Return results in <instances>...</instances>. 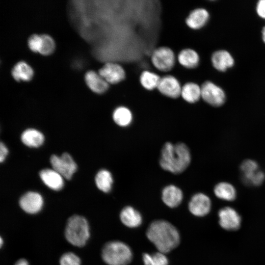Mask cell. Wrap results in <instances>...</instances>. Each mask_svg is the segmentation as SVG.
I'll list each match as a JSON object with an SVG mask.
<instances>
[{"label": "cell", "instance_id": "1", "mask_svg": "<svg viewBox=\"0 0 265 265\" xmlns=\"http://www.w3.org/2000/svg\"><path fill=\"white\" fill-rule=\"evenodd\" d=\"M146 236L159 251L164 254L176 248L180 241L177 229L165 220L153 221L146 231Z\"/></svg>", "mask_w": 265, "mask_h": 265}, {"label": "cell", "instance_id": "2", "mask_svg": "<svg viewBox=\"0 0 265 265\" xmlns=\"http://www.w3.org/2000/svg\"><path fill=\"white\" fill-rule=\"evenodd\" d=\"M191 159L190 152L186 144L168 142L162 148L159 164L163 170L178 174L187 168Z\"/></svg>", "mask_w": 265, "mask_h": 265}, {"label": "cell", "instance_id": "3", "mask_svg": "<svg viewBox=\"0 0 265 265\" xmlns=\"http://www.w3.org/2000/svg\"><path fill=\"white\" fill-rule=\"evenodd\" d=\"M102 257L108 265H128L132 259L130 247L120 241H111L104 246Z\"/></svg>", "mask_w": 265, "mask_h": 265}, {"label": "cell", "instance_id": "4", "mask_svg": "<svg viewBox=\"0 0 265 265\" xmlns=\"http://www.w3.org/2000/svg\"><path fill=\"white\" fill-rule=\"evenodd\" d=\"M89 235L88 223L84 217L74 215L68 219L65 236L69 242L74 246H83L88 239Z\"/></svg>", "mask_w": 265, "mask_h": 265}, {"label": "cell", "instance_id": "5", "mask_svg": "<svg viewBox=\"0 0 265 265\" xmlns=\"http://www.w3.org/2000/svg\"><path fill=\"white\" fill-rule=\"evenodd\" d=\"M240 172L244 184L253 186L262 185L265 180V173L258 162L252 159L244 160L240 164Z\"/></svg>", "mask_w": 265, "mask_h": 265}, {"label": "cell", "instance_id": "6", "mask_svg": "<svg viewBox=\"0 0 265 265\" xmlns=\"http://www.w3.org/2000/svg\"><path fill=\"white\" fill-rule=\"evenodd\" d=\"M151 61L158 70L168 72L171 70L175 65V54L169 48L160 47L153 51L151 55Z\"/></svg>", "mask_w": 265, "mask_h": 265}, {"label": "cell", "instance_id": "7", "mask_svg": "<svg viewBox=\"0 0 265 265\" xmlns=\"http://www.w3.org/2000/svg\"><path fill=\"white\" fill-rule=\"evenodd\" d=\"M201 98L209 105L218 107L222 106L226 100L224 91L212 82L207 81L201 86Z\"/></svg>", "mask_w": 265, "mask_h": 265}, {"label": "cell", "instance_id": "8", "mask_svg": "<svg viewBox=\"0 0 265 265\" xmlns=\"http://www.w3.org/2000/svg\"><path fill=\"white\" fill-rule=\"evenodd\" d=\"M50 161L53 169L68 180L71 178L77 169L76 163L67 153H63L61 157L52 155Z\"/></svg>", "mask_w": 265, "mask_h": 265}, {"label": "cell", "instance_id": "9", "mask_svg": "<svg viewBox=\"0 0 265 265\" xmlns=\"http://www.w3.org/2000/svg\"><path fill=\"white\" fill-rule=\"evenodd\" d=\"M219 224L225 230L235 231L240 226L241 217L238 212L233 208L224 207L218 212Z\"/></svg>", "mask_w": 265, "mask_h": 265}, {"label": "cell", "instance_id": "10", "mask_svg": "<svg viewBox=\"0 0 265 265\" xmlns=\"http://www.w3.org/2000/svg\"><path fill=\"white\" fill-rule=\"evenodd\" d=\"M212 202L206 194L199 192L192 196L188 203L190 212L195 216H204L209 213Z\"/></svg>", "mask_w": 265, "mask_h": 265}, {"label": "cell", "instance_id": "11", "mask_svg": "<svg viewBox=\"0 0 265 265\" xmlns=\"http://www.w3.org/2000/svg\"><path fill=\"white\" fill-rule=\"evenodd\" d=\"M99 74L108 84H117L123 81L126 77L124 68L119 64L108 62L99 71Z\"/></svg>", "mask_w": 265, "mask_h": 265}, {"label": "cell", "instance_id": "12", "mask_svg": "<svg viewBox=\"0 0 265 265\" xmlns=\"http://www.w3.org/2000/svg\"><path fill=\"white\" fill-rule=\"evenodd\" d=\"M157 89L162 95L176 99L181 96L182 86L175 77L166 75L160 78Z\"/></svg>", "mask_w": 265, "mask_h": 265}, {"label": "cell", "instance_id": "13", "mask_svg": "<svg viewBox=\"0 0 265 265\" xmlns=\"http://www.w3.org/2000/svg\"><path fill=\"white\" fill-rule=\"evenodd\" d=\"M19 204L25 212L28 213L34 214L39 212L42 208L43 199L39 193L30 191L21 197Z\"/></svg>", "mask_w": 265, "mask_h": 265}, {"label": "cell", "instance_id": "14", "mask_svg": "<svg viewBox=\"0 0 265 265\" xmlns=\"http://www.w3.org/2000/svg\"><path fill=\"white\" fill-rule=\"evenodd\" d=\"M161 198L166 205L173 208L181 204L183 200V194L180 188L171 185L165 186L163 189Z\"/></svg>", "mask_w": 265, "mask_h": 265}, {"label": "cell", "instance_id": "15", "mask_svg": "<svg viewBox=\"0 0 265 265\" xmlns=\"http://www.w3.org/2000/svg\"><path fill=\"white\" fill-rule=\"evenodd\" d=\"M85 80L89 88L96 93H104L108 89L109 84L99 73L93 71L87 72L85 75Z\"/></svg>", "mask_w": 265, "mask_h": 265}, {"label": "cell", "instance_id": "16", "mask_svg": "<svg viewBox=\"0 0 265 265\" xmlns=\"http://www.w3.org/2000/svg\"><path fill=\"white\" fill-rule=\"evenodd\" d=\"M39 175L43 183L52 189L59 190L63 186V177L53 169H43Z\"/></svg>", "mask_w": 265, "mask_h": 265}, {"label": "cell", "instance_id": "17", "mask_svg": "<svg viewBox=\"0 0 265 265\" xmlns=\"http://www.w3.org/2000/svg\"><path fill=\"white\" fill-rule=\"evenodd\" d=\"M209 14L202 8L195 9L188 15L186 20V25L191 29H198L205 26L209 20Z\"/></svg>", "mask_w": 265, "mask_h": 265}, {"label": "cell", "instance_id": "18", "mask_svg": "<svg viewBox=\"0 0 265 265\" xmlns=\"http://www.w3.org/2000/svg\"><path fill=\"white\" fill-rule=\"evenodd\" d=\"M213 66L219 71H225L232 67L234 60L231 54L227 51L219 50L215 52L212 56Z\"/></svg>", "mask_w": 265, "mask_h": 265}, {"label": "cell", "instance_id": "19", "mask_svg": "<svg viewBox=\"0 0 265 265\" xmlns=\"http://www.w3.org/2000/svg\"><path fill=\"white\" fill-rule=\"evenodd\" d=\"M213 193L218 199L227 201H234L237 197L235 187L231 183L226 181L217 183L214 186Z\"/></svg>", "mask_w": 265, "mask_h": 265}, {"label": "cell", "instance_id": "20", "mask_svg": "<svg viewBox=\"0 0 265 265\" xmlns=\"http://www.w3.org/2000/svg\"><path fill=\"white\" fill-rule=\"evenodd\" d=\"M120 218L123 224L130 228L138 227L142 220L140 213L131 206H126L122 209Z\"/></svg>", "mask_w": 265, "mask_h": 265}, {"label": "cell", "instance_id": "21", "mask_svg": "<svg viewBox=\"0 0 265 265\" xmlns=\"http://www.w3.org/2000/svg\"><path fill=\"white\" fill-rule=\"evenodd\" d=\"M178 61L183 67L192 69L196 67L199 62V56L197 53L191 49L182 50L178 55Z\"/></svg>", "mask_w": 265, "mask_h": 265}, {"label": "cell", "instance_id": "22", "mask_svg": "<svg viewBox=\"0 0 265 265\" xmlns=\"http://www.w3.org/2000/svg\"><path fill=\"white\" fill-rule=\"evenodd\" d=\"M181 96L189 103H196L201 98V86L194 82H187L182 86Z\"/></svg>", "mask_w": 265, "mask_h": 265}, {"label": "cell", "instance_id": "23", "mask_svg": "<svg viewBox=\"0 0 265 265\" xmlns=\"http://www.w3.org/2000/svg\"><path fill=\"white\" fill-rule=\"evenodd\" d=\"M21 140L24 144L28 147H38L44 142V136L40 132L29 129L22 133Z\"/></svg>", "mask_w": 265, "mask_h": 265}, {"label": "cell", "instance_id": "24", "mask_svg": "<svg viewBox=\"0 0 265 265\" xmlns=\"http://www.w3.org/2000/svg\"><path fill=\"white\" fill-rule=\"evenodd\" d=\"M12 75L14 79L17 81H29L33 76L32 68L26 62H18L13 68Z\"/></svg>", "mask_w": 265, "mask_h": 265}, {"label": "cell", "instance_id": "25", "mask_svg": "<svg viewBox=\"0 0 265 265\" xmlns=\"http://www.w3.org/2000/svg\"><path fill=\"white\" fill-rule=\"evenodd\" d=\"M115 123L119 126L126 127L132 122V115L131 110L127 107L120 106L115 108L112 114Z\"/></svg>", "mask_w": 265, "mask_h": 265}, {"label": "cell", "instance_id": "26", "mask_svg": "<svg viewBox=\"0 0 265 265\" xmlns=\"http://www.w3.org/2000/svg\"><path fill=\"white\" fill-rule=\"evenodd\" d=\"M95 182L100 190L105 193L108 192L111 190L113 184L111 173L107 170H101L96 176Z\"/></svg>", "mask_w": 265, "mask_h": 265}, {"label": "cell", "instance_id": "27", "mask_svg": "<svg viewBox=\"0 0 265 265\" xmlns=\"http://www.w3.org/2000/svg\"><path fill=\"white\" fill-rule=\"evenodd\" d=\"M160 80V77L157 74L149 71H144L140 76V82L146 90H153L157 88Z\"/></svg>", "mask_w": 265, "mask_h": 265}, {"label": "cell", "instance_id": "28", "mask_svg": "<svg viewBox=\"0 0 265 265\" xmlns=\"http://www.w3.org/2000/svg\"><path fill=\"white\" fill-rule=\"evenodd\" d=\"M144 265H168V261L164 253L160 252L152 255L144 253L142 256Z\"/></svg>", "mask_w": 265, "mask_h": 265}, {"label": "cell", "instance_id": "29", "mask_svg": "<svg viewBox=\"0 0 265 265\" xmlns=\"http://www.w3.org/2000/svg\"><path fill=\"white\" fill-rule=\"evenodd\" d=\"M55 49V43L53 39L47 34L41 35L39 53L43 55L51 54Z\"/></svg>", "mask_w": 265, "mask_h": 265}, {"label": "cell", "instance_id": "30", "mask_svg": "<svg viewBox=\"0 0 265 265\" xmlns=\"http://www.w3.org/2000/svg\"><path fill=\"white\" fill-rule=\"evenodd\" d=\"M60 265H80V260L74 253L68 252L60 258Z\"/></svg>", "mask_w": 265, "mask_h": 265}, {"label": "cell", "instance_id": "31", "mask_svg": "<svg viewBox=\"0 0 265 265\" xmlns=\"http://www.w3.org/2000/svg\"><path fill=\"white\" fill-rule=\"evenodd\" d=\"M41 35L34 34L31 35L28 40V46L29 49L35 53H39Z\"/></svg>", "mask_w": 265, "mask_h": 265}, {"label": "cell", "instance_id": "32", "mask_svg": "<svg viewBox=\"0 0 265 265\" xmlns=\"http://www.w3.org/2000/svg\"><path fill=\"white\" fill-rule=\"evenodd\" d=\"M256 11L260 17L265 19V0H260L258 2Z\"/></svg>", "mask_w": 265, "mask_h": 265}, {"label": "cell", "instance_id": "33", "mask_svg": "<svg viewBox=\"0 0 265 265\" xmlns=\"http://www.w3.org/2000/svg\"><path fill=\"white\" fill-rule=\"evenodd\" d=\"M8 152V149L5 145L1 142L0 145V161L1 162L5 159Z\"/></svg>", "mask_w": 265, "mask_h": 265}, {"label": "cell", "instance_id": "34", "mask_svg": "<svg viewBox=\"0 0 265 265\" xmlns=\"http://www.w3.org/2000/svg\"><path fill=\"white\" fill-rule=\"evenodd\" d=\"M15 265H28L27 261L24 259H21L19 260L15 264Z\"/></svg>", "mask_w": 265, "mask_h": 265}, {"label": "cell", "instance_id": "35", "mask_svg": "<svg viewBox=\"0 0 265 265\" xmlns=\"http://www.w3.org/2000/svg\"><path fill=\"white\" fill-rule=\"evenodd\" d=\"M262 37L264 42L265 43V26L263 28L262 30Z\"/></svg>", "mask_w": 265, "mask_h": 265}, {"label": "cell", "instance_id": "36", "mask_svg": "<svg viewBox=\"0 0 265 265\" xmlns=\"http://www.w3.org/2000/svg\"><path fill=\"white\" fill-rule=\"evenodd\" d=\"M2 244V238H0V245L1 246Z\"/></svg>", "mask_w": 265, "mask_h": 265}]
</instances>
